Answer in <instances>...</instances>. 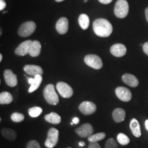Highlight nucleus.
<instances>
[{
    "label": "nucleus",
    "mask_w": 148,
    "mask_h": 148,
    "mask_svg": "<svg viewBox=\"0 0 148 148\" xmlns=\"http://www.w3.org/2000/svg\"><path fill=\"white\" fill-rule=\"evenodd\" d=\"M78 145H79V146H80V147H84V146H85V145H86V144H85L84 142L80 141V142H79Z\"/></svg>",
    "instance_id": "nucleus-37"
},
{
    "label": "nucleus",
    "mask_w": 148,
    "mask_h": 148,
    "mask_svg": "<svg viewBox=\"0 0 148 148\" xmlns=\"http://www.w3.org/2000/svg\"><path fill=\"white\" fill-rule=\"evenodd\" d=\"M70 125H73V122H71V123H70Z\"/></svg>",
    "instance_id": "nucleus-41"
},
{
    "label": "nucleus",
    "mask_w": 148,
    "mask_h": 148,
    "mask_svg": "<svg viewBox=\"0 0 148 148\" xmlns=\"http://www.w3.org/2000/svg\"><path fill=\"white\" fill-rule=\"evenodd\" d=\"M106 137V133L99 132L96 134H92L88 138V140L89 142H98L99 140H103Z\"/></svg>",
    "instance_id": "nucleus-26"
},
{
    "label": "nucleus",
    "mask_w": 148,
    "mask_h": 148,
    "mask_svg": "<svg viewBox=\"0 0 148 148\" xmlns=\"http://www.w3.org/2000/svg\"><path fill=\"white\" fill-rule=\"evenodd\" d=\"M1 134L9 140H14L16 138V131L10 128H2L1 130Z\"/></svg>",
    "instance_id": "nucleus-22"
},
{
    "label": "nucleus",
    "mask_w": 148,
    "mask_h": 148,
    "mask_svg": "<svg viewBox=\"0 0 148 148\" xmlns=\"http://www.w3.org/2000/svg\"><path fill=\"white\" fill-rule=\"evenodd\" d=\"M99 1L102 4H108L112 1V0H99Z\"/></svg>",
    "instance_id": "nucleus-34"
},
{
    "label": "nucleus",
    "mask_w": 148,
    "mask_h": 148,
    "mask_svg": "<svg viewBox=\"0 0 148 148\" xmlns=\"http://www.w3.org/2000/svg\"><path fill=\"white\" fill-rule=\"evenodd\" d=\"M129 12V4L126 0H117L114 8V13L116 17L123 18Z\"/></svg>",
    "instance_id": "nucleus-3"
},
{
    "label": "nucleus",
    "mask_w": 148,
    "mask_h": 148,
    "mask_svg": "<svg viewBox=\"0 0 148 148\" xmlns=\"http://www.w3.org/2000/svg\"><path fill=\"white\" fill-rule=\"evenodd\" d=\"M56 89L60 96L64 98H70L73 94V88L64 82H59L56 84Z\"/></svg>",
    "instance_id": "nucleus-7"
},
{
    "label": "nucleus",
    "mask_w": 148,
    "mask_h": 148,
    "mask_svg": "<svg viewBox=\"0 0 148 148\" xmlns=\"http://www.w3.org/2000/svg\"><path fill=\"white\" fill-rule=\"evenodd\" d=\"M5 82L8 86L10 87H14L18 84L17 76L10 69H5L3 73Z\"/></svg>",
    "instance_id": "nucleus-11"
},
{
    "label": "nucleus",
    "mask_w": 148,
    "mask_h": 148,
    "mask_svg": "<svg viewBox=\"0 0 148 148\" xmlns=\"http://www.w3.org/2000/svg\"><path fill=\"white\" fill-rule=\"evenodd\" d=\"M72 122L73 123V124H78L79 122V119L78 117H74L73 120H72Z\"/></svg>",
    "instance_id": "nucleus-35"
},
{
    "label": "nucleus",
    "mask_w": 148,
    "mask_h": 148,
    "mask_svg": "<svg viewBox=\"0 0 148 148\" xmlns=\"http://www.w3.org/2000/svg\"><path fill=\"white\" fill-rule=\"evenodd\" d=\"M116 139H117L118 143L121 145H126L130 142V139L128 136L123 134V133L118 134L117 136H116Z\"/></svg>",
    "instance_id": "nucleus-27"
},
{
    "label": "nucleus",
    "mask_w": 148,
    "mask_h": 148,
    "mask_svg": "<svg viewBox=\"0 0 148 148\" xmlns=\"http://www.w3.org/2000/svg\"><path fill=\"white\" fill-rule=\"evenodd\" d=\"M75 132L81 138H88L93 133V127L90 123H84L77 127Z\"/></svg>",
    "instance_id": "nucleus-9"
},
{
    "label": "nucleus",
    "mask_w": 148,
    "mask_h": 148,
    "mask_svg": "<svg viewBox=\"0 0 148 148\" xmlns=\"http://www.w3.org/2000/svg\"><path fill=\"white\" fill-rule=\"evenodd\" d=\"M2 58H3V56H2V54H1V53H0V62L2 60Z\"/></svg>",
    "instance_id": "nucleus-39"
},
{
    "label": "nucleus",
    "mask_w": 148,
    "mask_h": 148,
    "mask_svg": "<svg viewBox=\"0 0 148 148\" xmlns=\"http://www.w3.org/2000/svg\"><path fill=\"white\" fill-rule=\"evenodd\" d=\"M45 120L51 124H59L61 122V117L56 112H52L45 116Z\"/></svg>",
    "instance_id": "nucleus-21"
},
{
    "label": "nucleus",
    "mask_w": 148,
    "mask_h": 148,
    "mask_svg": "<svg viewBox=\"0 0 148 148\" xmlns=\"http://www.w3.org/2000/svg\"><path fill=\"white\" fill-rule=\"evenodd\" d=\"M36 23L34 21H27L23 23L18 29V34L20 36L27 37L30 36L36 29Z\"/></svg>",
    "instance_id": "nucleus-6"
},
{
    "label": "nucleus",
    "mask_w": 148,
    "mask_h": 148,
    "mask_svg": "<svg viewBox=\"0 0 148 148\" xmlns=\"http://www.w3.org/2000/svg\"><path fill=\"white\" fill-rule=\"evenodd\" d=\"M87 1V0H84V2H86Z\"/></svg>",
    "instance_id": "nucleus-42"
},
{
    "label": "nucleus",
    "mask_w": 148,
    "mask_h": 148,
    "mask_svg": "<svg viewBox=\"0 0 148 148\" xmlns=\"http://www.w3.org/2000/svg\"><path fill=\"white\" fill-rule=\"evenodd\" d=\"M67 148H71V147H67Z\"/></svg>",
    "instance_id": "nucleus-43"
},
{
    "label": "nucleus",
    "mask_w": 148,
    "mask_h": 148,
    "mask_svg": "<svg viewBox=\"0 0 148 148\" xmlns=\"http://www.w3.org/2000/svg\"><path fill=\"white\" fill-rule=\"evenodd\" d=\"M26 148H41L40 144L38 141L35 140H32L27 143L26 145Z\"/></svg>",
    "instance_id": "nucleus-30"
},
{
    "label": "nucleus",
    "mask_w": 148,
    "mask_h": 148,
    "mask_svg": "<svg viewBox=\"0 0 148 148\" xmlns=\"http://www.w3.org/2000/svg\"><path fill=\"white\" fill-rule=\"evenodd\" d=\"M13 101V97L9 92H1L0 93V104H9Z\"/></svg>",
    "instance_id": "nucleus-23"
},
{
    "label": "nucleus",
    "mask_w": 148,
    "mask_h": 148,
    "mask_svg": "<svg viewBox=\"0 0 148 148\" xmlns=\"http://www.w3.org/2000/svg\"><path fill=\"white\" fill-rule=\"evenodd\" d=\"M56 29L59 34H66L69 29V21L67 18L61 17L59 18L56 24Z\"/></svg>",
    "instance_id": "nucleus-14"
},
{
    "label": "nucleus",
    "mask_w": 148,
    "mask_h": 148,
    "mask_svg": "<svg viewBox=\"0 0 148 148\" xmlns=\"http://www.w3.org/2000/svg\"><path fill=\"white\" fill-rule=\"evenodd\" d=\"M41 51V45L38 40H34L31 44L29 55L32 57H37L40 55Z\"/></svg>",
    "instance_id": "nucleus-20"
},
{
    "label": "nucleus",
    "mask_w": 148,
    "mask_h": 148,
    "mask_svg": "<svg viewBox=\"0 0 148 148\" xmlns=\"http://www.w3.org/2000/svg\"><path fill=\"white\" fill-rule=\"evenodd\" d=\"M62 1H64V0H56V1H57V2H61Z\"/></svg>",
    "instance_id": "nucleus-40"
},
{
    "label": "nucleus",
    "mask_w": 148,
    "mask_h": 148,
    "mask_svg": "<svg viewBox=\"0 0 148 148\" xmlns=\"http://www.w3.org/2000/svg\"><path fill=\"white\" fill-rule=\"evenodd\" d=\"M84 62L90 67L95 69H100L103 66V62L100 57L95 54H88L84 57Z\"/></svg>",
    "instance_id": "nucleus-5"
},
{
    "label": "nucleus",
    "mask_w": 148,
    "mask_h": 148,
    "mask_svg": "<svg viewBox=\"0 0 148 148\" xmlns=\"http://www.w3.org/2000/svg\"><path fill=\"white\" fill-rule=\"evenodd\" d=\"M112 116L116 123H121L125 119V111L123 108H116L112 111Z\"/></svg>",
    "instance_id": "nucleus-19"
},
{
    "label": "nucleus",
    "mask_w": 148,
    "mask_h": 148,
    "mask_svg": "<svg viewBox=\"0 0 148 148\" xmlns=\"http://www.w3.org/2000/svg\"><path fill=\"white\" fill-rule=\"evenodd\" d=\"M88 148H101V146L97 142H90Z\"/></svg>",
    "instance_id": "nucleus-31"
},
{
    "label": "nucleus",
    "mask_w": 148,
    "mask_h": 148,
    "mask_svg": "<svg viewBox=\"0 0 148 148\" xmlns=\"http://www.w3.org/2000/svg\"><path fill=\"white\" fill-rule=\"evenodd\" d=\"M143 50L146 55L148 56V42H146L143 45Z\"/></svg>",
    "instance_id": "nucleus-32"
},
{
    "label": "nucleus",
    "mask_w": 148,
    "mask_h": 148,
    "mask_svg": "<svg viewBox=\"0 0 148 148\" xmlns=\"http://www.w3.org/2000/svg\"><path fill=\"white\" fill-rule=\"evenodd\" d=\"M104 148H118V146L115 140L112 138H110L105 143Z\"/></svg>",
    "instance_id": "nucleus-29"
},
{
    "label": "nucleus",
    "mask_w": 148,
    "mask_h": 148,
    "mask_svg": "<svg viewBox=\"0 0 148 148\" xmlns=\"http://www.w3.org/2000/svg\"><path fill=\"white\" fill-rule=\"evenodd\" d=\"M78 108L79 111L84 115H90L97 110V106L92 101H84L79 104Z\"/></svg>",
    "instance_id": "nucleus-8"
},
{
    "label": "nucleus",
    "mask_w": 148,
    "mask_h": 148,
    "mask_svg": "<svg viewBox=\"0 0 148 148\" xmlns=\"http://www.w3.org/2000/svg\"><path fill=\"white\" fill-rule=\"evenodd\" d=\"M5 6H6V3L4 0H0V10H3Z\"/></svg>",
    "instance_id": "nucleus-33"
},
{
    "label": "nucleus",
    "mask_w": 148,
    "mask_h": 148,
    "mask_svg": "<svg viewBox=\"0 0 148 148\" xmlns=\"http://www.w3.org/2000/svg\"><path fill=\"white\" fill-rule=\"evenodd\" d=\"M43 97L45 101L50 105H57L59 103V97L56 92L55 87L52 84H49L43 90Z\"/></svg>",
    "instance_id": "nucleus-2"
},
{
    "label": "nucleus",
    "mask_w": 148,
    "mask_h": 148,
    "mask_svg": "<svg viewBox=\"0 0 148 148\" xmlns=\"http://www.w3.org/2000/svg\"><path fill=\"white\" fill-rule=\"evenodd\" d=\"M92 29L97 36L99 37H108L112 34V25L105 18H97L92 23Z\"/></svg>",
    "instance_id": "nucleus-1"
},
{
    "label": "nucleus",
    "mask_w": 148,
    "mask_h": 148,
    "mask_svg": "<svg viewBox=\"0 0 148 148\" xmlns=\"http://www.w3.org/2000/svg\"><path fill=\"white\" fill-rule=\"evenodd\" d=\"M130 128L131 132L135 137L138 138L141 136V129L139 124V122L136 119H132L130 122Z\"/></svg>",
    "instance_id": "nucleus-18"
},
{
    "label": "nucleus",
    "mask_w": 148,
    "mask_h": 148,
    "mask_svg": "<svg viewBox=\"0 0 148 148\" xmlns=\"http://www.w3.org/2000/svg\"><path fill=\"white\" fill-rule=\"evenodd\" d=\"M115 94L120 100L127 102L132 99V92L128 88L123 87V86H119L115 89Z\"/></svg>",
    "instance_id": "nucleus-10"
},
{
    "label": "nucleus",
    "mask_w": 148,
    "mask_h": 148,
    "mask_svg": "<svg viewBox=\"0 0 148 148\" xmlns=\"http://www.w3.org/2000/svg\"><path fill=\"white\" fill-rule=\"evenodd\" d=\"M42 112V109L39 106H34L30 108L28 110V113L29 115L31 117L36 118L39 116Z\"/></svg>",
    "instance_id": "nucleus-25"
},
{
    "label": "nucleus",
    "mask_w": 148,
    "mask_h": 148,
    "mask_svg": "<svg viewBox=\"0 0 148 148\" xmlns=\"http://www.w3.org/2000/svg\"><path fill=\"white\" fill-rule=\"evenodd\" d=\"M10 119L13 122H16V123H19V122L23 121L24 119H25V116L22 113L20 112H15L14 113H12L10 116Z\"/></svg>",
    "instance_id": "nucleus-28"
},
{
    "label": "nucleus",
    "mask_w": 148,
    "mask_h": 148,
    "mask_svg": "<svg viewBox=\"0 0 148 148\" xmlns=\"http://www.w3.org/2000/svg\"><path fill=\"white\" fill-rule=\"evenodd\" d=\"M32 41L31 40H27L25 41L21 42L17 47L16 48L14 53L17 56H23L27 54H29V49H30L31 44Z\"/></svg>",
    "instance_id": "nucleus-12"
},
{
    "label": "nucleus",
    "mask_w": 148,
    "mask_h": 148,
    "mask_svg": "<svg viewBox=\"0 0 148 148\" xmlns=\"http://www.w3.org/2000/svg\"><path fill=\"white\" fill-rule=\"evenodd\" d=\"M24 71L27 75L36 76L37 75H42L43 73V70L40 66L34 65V64H26L23 67Z\"/></svg>",
    "instance_id": "nucleus-16"
},
{
    "label": "nucleus",
    "mask_w": 148,
    "mask_h": 148,
    "mask_svg": "<svg viewBox=\"0 0 148 148\" xmlns=\"http://www.w3.org/2000/svg\"><path fill=\"white\" fill-rule=\"evenodd\" d=\"M127 49L125 46L121 43H116L110 47V53L115 57H122L125 55Z\"/></svg>",
    "instance_id": "nucleus-15"
},
{
    "label": "nucleus",
    "mask_w": 148,
    "mask_h": 148,
    "mask_svg": "<svg viewBox=\"0 0 148 148\" xmlns=\"http://www.w3.org/2000/svg\"><path fill=\"white\" fill-rule=\"evenodd\" d=\"M145 129L147 130L148 132V119H147L145 121Z\"/></svg>",
    "instance_id": "nucleus-38"
},
{
    "label": "nucleus",
    "mask_w": 148,
    "mask_h": 148,
    "mask_svg": "<svg viewBox=\"0 0 148 148\" xmlns=\"http://www.w3.org/2000/svg\"><path fill=\"white\" fill-rule=\"evenodd\" d=\"M78 23L79 26L83 29H86L89 26L90 20L87 14H82L79 16Z\"/></svg>",
    "instance_id": "nucleus-24"
},
{
    "label": "nucleus",
    "mask_w": 148,
    "mask_h": 148,
    "mask_svg": "<svg viewBox=\"0 0 148 148\" xmlns=\"http://www.w3.org/2000/svg\"><path fill=\"white\" fill-rule=\"evenodd\" d=\"M59 131L55 127H51L47 132V136L45 142L47 148H53L57 145L59 139Z\"/></svg>",
    "instance_id": "nucleus-4"
},
{
    "label": "nucleus",
    "mask_w": 148,
    "mask_h": 148,
    "mask_svg": "<svg viewBox=\"0 0 148 148\" xmlns=\"http://www.w3.org/2000/svg\"><path fill=\"white\" fill-rule=\"evenodd\" d=\"M42 80V75H37L36 76H34V77H27V81L29 84L30 85L28 89L29 93L33 92L38 89L41 84Z\"/></svg>",
    "instance_id": "nucleus-13"
},
{
    "label": "nucleus",
    "mask_w": 148,
    "mask_h": 148,
    "mask_svg": "<svg viewBox=\"0 0 148 148\" xmlns=\"http://www.w3.org/2000/svg\"><path fill=\"white\" fill-rule=\"evenodd\" d=\"M122 80L123 82L128 85L129 86L131 87H136L138 85V79L136 78V76L130 73H125L122 76Z\"/></svg>",
    "instance_id": "nucleus-17"
},
{
    "label": "nucleus",
    "mask_w": 148,
    "mask_h": 148,
    "mask_svg": "<svg viewBox=\"0 0 148 148\" xmlns=\"http://www.w3.org/2000/svg\"><path fill=\"white\" fill-rule=\"evenodd\" d=\"M145 18H146V20H147V21L148 22V8H147L145 9Z\"/></svg>",
    "instance_id": "nucleus-36"
}]
</instances>
